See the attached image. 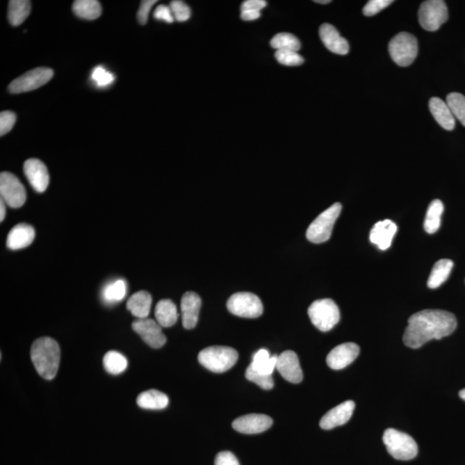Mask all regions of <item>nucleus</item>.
Returning a JSON list of instances; mask_svg holds the SVG:
<instances>
[{
    "mask_svg": "<svg viewBox=\"0 0 465 465\" xmlns=\"http://www.w3.org/2000/svg\"><path fill=\"white\" fill-rule=\"evenodd\" d=\"M341 210L342 205L335 203L317 216L306 232V237L310 243L320 244L330 239L334 223L340 216Z\"/></svg>",
    "mask_w": 465,
    "mask_h": 465,
    "instance_id": "5",
    "label": "nucleus"
},
{
    "mask_svg": "<svg viewBox=\"0 0 465 465\" xmlns=\"http://www.w3.org/2000/svg\"><path fill=\"white\" fill-rule=\"evenodd\" d=\"M32 362L40 376L47 380L55 378L59 369L60 351L59 344L49 337L38 338L31 349Z\"/></svg>",
    "mask_w": 465,
    "mask_h": 465,
    "instance_id": "2",
    "label": "nucleus"
},
{
    "mask_svg": "<svg viewBox=\"0 0 465 465\" xmlns=\"http://www.w3.org/2000/svg\"><path fill=\"white\" fill-rule=\"evenodd\" d=\"M446 104L450 111L465 127V97L459 92L450 93L446 97Z\"/></svg>",
    "mask_w": 465,
    "mask_h": 465,
    "instance_id": "34",
    "label": "nucleus"
},
{
    "mask_svg": "<svg viewBox=\"0 0 465 465\" xmlns=\"http://www.w3.org/2000/svg\"><path fill=\"white\" fill-rule=\"evenodd\" d=\"M127 293V286L125 281L118 279L108 284L103 290V299L107 304H114L120 302L125 297Z\"/></svg>",
    "mask_w": 465,
    "mask_h": 465,
    "instance_id": "33",
    "label": "nucleus"
},
{
    "mask_svg": "<svg viewBox=\"0 0 465 465\" xmlns=\"http://www.w3.org/2000/svg\"><path fill=\"white\" fill-rule=\"evenodd\" d=\"M268 6V2L265 0H247L241 5V10H256L261 12L262 9Z\"/></svg>",
    "mask_w": 465,
    "mask_h": 465,
    "instance_id": "44",
    "label": "nucleus"
},
{
    "mask_svg": "<svg viewBox=\"0 0 465 465\" xmlns=\"http://www.w3.org/2000/svg\"><path fill=\"white\" fill-rule=\"evenodd\" d=\"M396 231L398 226L391 220L378 222L370 230V243L376 245L380 250H387L391 247Z\"/></svg>",
    "mask_w": 465,
    "mask_h": 465,
    "instance_id": "20",
    "label": "nucleus"
},
{
    "mask_svg": "<svg viewBox=\"0 0 465 465\" xmlns=\"http://www.w3.org/2000/svg\"><path fill=\"white\" fill-rule=\"evenodd\" d=\"M383 441L388 452L395 459L407 461L417 456L416 442L405 432L389 428L384 432Z\"/></svg>",
    "mask_w": 465,
    "mask_h": 465,
    "instance_id": "4",
    "label": "nucleus"
},
{
    "mask_svg": "<svg viewBox=\"0 0 465 465\" xmlns=\"http://www.w3.org/2000/svg\"><path fill=\"white\" fill-rule=\"evenodd\" d=\"M309 316L313 326L320 331L327 332L340 322L341 313L332 299H320L309 306Z\"/></svg>",
    "mask_w": 465,
    "mask_h": 465,
    "instance_id": "6",
    "label": "nucleus"
},
{
    "mask_svg": "<svg viewBox=\"0 0 465 465\" xmlns=\"http://www.w3.org/2000/svg\"><path fill=\"white\" fill-rule=\"evenodd\" d=\"M136 402L144 409L161 410L168 406L169 398L163 392L151 389L140 393Z\"/></svg>",
    "mask_w": 465,
    "mask_h": 465,
    "instance_id": "25",
    "label": "nucleus"
},
{
    "mask_svg": "<svg viewBox=\"0 0 465 465\" xmlns=\"http://www.w3.org/2000/svg\"><path fill=\"white\" fill-rule=\"evenodd\" d=\"M201 305V298L195 292L188 291L183 295L181 312L183 326L185 329H193L197 326Z\"/></svg>",
    "mask_w": 465,
    "mask_h": 465,
    "instance_id": "18",
    "label": "nucleus"
},
{
    "mask_svg": "<svg viewBox=\"0 0 465 465\" xmlns=\"http://www.w3.org/2000/svg\"><path fill=\"white\" fill-rule=\"evenodd\" d=\"M315 2L317 3H323V5H326V3H331L330 0H316Z\"/></svg>",
    "mask_w": 465,
    "mask_h": 465,
    "instance_id": "47",
    "label": "nucleus"
},
{
    "mask_svg": "<svg viewBox=\"0 0 465 465\" xmlns=\"http://www.w3.org/2000/svg\"><path fill=\"white\" fill-rule=\"evenodd\" d=\"M448 19V9L443 0H427L421 3L419 22L428 31H436Z\"/></svg>",
    "mask_w": 465,
    "mask_h": 465,
    "instance_id": "9",
    "label": "nucleus"
},
{
    "mask_svg": "<svg viewBox=\"0 0 465 465\" xmlns=\"http://www.w3.org/2000/svg\"><path fill=\"white\" fill-rule=\"evenodd\" d=\"M31 3L28 0H12L9 2L8 19L13 26H19L31 14Z\"/></svg>",
    "mask_w": 465,
    "mask_h": 465,
    "instance_id": "28",
    "label": "nucleus"
},
{
    "mask_svg": "<svg viewBox=\"0 0 465 465\" xmlns=\"http://www.w3.org/2000/svg\"><path fill=\"white\" fill-rule=\"evenodd\" d=\"M359 350V345L352 342L338 345L327 355V366L333 370L344 369L358 358Z\"/></svg>",
    "mask_w": 465,
    "mask_h": 465,
    "instance_id": "15",
    "label": "nucleus"
},
{
    "mask_svg": "<svg viewBox=\"0 0 465 465\" xmlns=\"http://www.w3.org/2000/svg\"><path fill=\"white\" fill-rule=\"evenodd\" d=\"M92 79L99 88L110 85L115 81L114 75L110 73L109 71H107L106 68L101 66L97 67L93 70Z\"/></svg>",
    "mask_w": 465,
    "mask_h": 465,
    "instance_id": "37",
    "label": "nucleus"
},
{
    "mask_svg": "<svg viewBox=\"0 0 465 465\" xmlns=\"http://www.w3.org/2000/svg\"><path fill=\"white\" fill-rule=\"evenodd\" d=\"M271 417L261 414H246L234 421V430L245 434H257L268 430L272 426Z\"/></svg>",
    "mask_w": 465,
    "mask_h": 465,
    "instance_id": "13",
    "label": "nucleus"
},
{
    "mask_svg": "<svg viewBox=\"0 0 465 465\" xmlns=\"http://www.w3.org/2000/svg\"><path fill=\"white\" fill-rule=\"evenodd\" d=\"M155 318L162 327L174 326L179 318L176 305L169 299H163L155 307Z\"/></svg>",
    "mask_w": 465,
    "mask_h": 465,
    "instance_id": "24",
    "label": "nucleus"
},
{
    "mask_svg": "<svg viewBox=\"0 0 465 465\" xmlns=\"http://www.w3.org/2000/svg\"><path fill=\"white\" fill-rule=\"evenodd\" d=\"M54 76V71L49 67H38L14 79L9 85V92L17 93L34 91L48 83Z\"/></svg>",
    "mask_w": 465,
    "mask_h": 465,
    "instance_id": "10",
    "label": "nucleus"
},
{
    "mask_svg": "<svg viewBox=\"0 0 465 465\" xmlns=\"http://www.w3.org/2000/svg\"><path fill=\"white\" fill-rule=\"evenodd\" d=\"M16 114L12 111H3L0 114V136H3L12 131L16 124Z\"/></svg>",
    "mask_w": 465,
    "mask_h": 465,
    "instance_id": "40",
    "label": "nucleus"
},
{
    "mask_svg": "<svg viewBox=\"0 0 465 465\" xmlns=\"http://www.w3.org/2000/svg\"><path fill=\"white\" fill-rule=\"evenodd\" d=\"M104 366L107 373L118 375L124 373L128 367V360L122 353L110 351L104 357Z\"/></svg>",
    "mask_w": 465,
    "mask_h": 465,
    "instance_id": "31",
    "label": "nucleus"
},
{
    "mask_svg": "<svg viewBox=\"0 0 465 465\" xmlns=\"http://www.w3.org/2000/svg\"><path fill=\"white\" fill-rule=\"evenodd\" d=\"M75 15L86 20H95L102 14L101 3L97 0H77L74 3Z\"/></svg>",
    "mask_w": 465,
    "mask_h": 465,
    "instance_id": "27",
    "label": "nucleus"
},
{
    "mask_svg": "<svg viewBox=\"0 0 465 465\" xmlns=\"http://www.w3.org/2000/svg\"><path fill=\"white\" fill-rule=\"evenodd\" d=\"M429 109L435 120L443 129L446 131H452L455 128V117L444 100L439 97H432L429 101Z\"/></svg>",
    "mask_w": 465,
    "mask_h": 465,
    "instance_id": "22",
    "label": "nucleus"
},
{
    "mask_svg": "<svg viewBox=\"0 0 465 465\" xmlns=\"http://www.w3.org/2000/svg\"><path fill=\"white\" fill-rule=\"evenodd\" d=\"M215 465H240V463L232 452H222L216 455Z\"/></svg>",
    "mask_w": 465,
    "mask_h": 465,
    "instance_id": "43",
    "label": "nucleus"
},
{
    "mask_svg": "<svg viewBox=\"0 0 465 465\" xmlns=\"http://www.w3.org/2000/svg\"><path fill=\"white\" fill-rule=\"evenodd\" d=\"M389 52L398 66H409L418 55L417 39L412 34L401 32L389 42Z\"/></svg>",
    "mask_w": 465,
    "mask_h": 465,
    "instance_id": "7",
    "label": "nucleus"
},
{
    "mask_svg": "<svg viewBox=\"0 0 465 465\" xmlns=\"http://www.w3.org/2000/svg\"><path fill=\"white\" fill-rule=\"evenodd\" d=\"M133 329L149 347L155 349L163 347L167 342L162 327L152 319H138L132 324Z\"/></svg>",
    "mask_w": 465,
    "mask_h": 465,
    "instance_id": "12",
    "label": "nucleus"
},
{
    "mask_svg": "<svg viewBox=\"0 0 465 465\" xmlns=\"http://www.w3.org/2000/svg\"><path fill=\"white\" fill-rule=\"evenodd\" d=\"M24 172L35 192L44 193L49 183V174L46 165L38 158L25 161Z\"/></svg>",
    "mask_w": 465,
    "mask_h": 465,
    "instance_id": "16",
    "label": "nucleus"
},
{
    "mask_svg": "<svg viewBox=\"0 0 465 465\" xmlns=\"http://www.w3.org/2000/svg\"><path fill=\"white\" fill-rule=\"evenodd\" d=\"M270 44L277 51L283 50V51L297 52L301 49L300 41H299L297 37L291 33H279L274 35Z\"/></svg>",
    "mask_w": 465,
    "mask_h": 465,
    "instance_id": "32",
    "label": "nucleus"
},
{
    "mask_svg": "<svg viewBox=\"0 0 465 465\" xmlns=\"http://www.w3.org/2000/svg\"><path fill=\"white\" fill-rule=\"evenodd\" d=\"M355 403L352 401L342 402L341 405L334 407L322 418L320 427L324 430H330L334 427L342 426L351 419Z\"/></svg>",
    "mask_w": 465,
    "mask_h": 465,
    "instance_id": "17",
    "label": "nucleus"
},
{
    "mask_svg": "<svg viewBox=\"0 0 465 465\" xmlns=\"http://www.w3.org/2000/svg\"><path fill=\"white\" fill-rule=\"evenodd\" d=\"M261 12L256 10H241L240 17L244 21H254L261 17Z\"/></svg>",
    "mask_w": 465,
    "mask_h": 465,
    "instance_id": "45",
    "label": "nucleus"
},
{
    "mask_svg": "<svg viewBox=\"0 0 465 465\" xmlns=\"http://www.w3.org/2000/svg\"><path fill=\"white\" fill-rule=\"evenodd\" d=\"M454 263L448 259H443L434 266L430 276L428 277L427 286L430 289H436L446 282L453 268Z\"/></svg>",
    "mask_w": 465,
    "mask_h": 465,
    "instance_id": "26",
    "label": "nucleus"
},
{
    "mask_svg": "<svg viewBox=\"0 0 465 465\" xmlns=\"http://www.w3.org/2000/svg\"><path fill=\"white\" fill-rule=\"evenodd\" d=\"M154 17L155 19L165 21L168 24L174 23V21L175 20L174 15H172L170 6L164 5L158 6L157 8L155 9Z\"/></svg>",
    "mask_w": 465,
    "mask_h": 465,
    "instance_id": "42",
    "label": "nucleus"
},
{
    "mask_svg": "<svg viewBox=\"0 0 465 465\" xmlns=\"http://www.w3.org/2000/svg\"><path fill=\"white\" fill-rule=\"evenodd\" d=\"M459 396L461 399H463L465 401V389L459 391Z\"/></svg>",
    "mask_w": 465,
    "mask_h": 465,
    "instance_id": "48",
    "label": "nucleus"
},
{
    "mask_svg": "<svg viewBox=\"0 0 465 465\" xmlns=\"http://www.w3.org/2000/svg\"><path fill=\"white\" fill-rule=\"evenodd\" d=\"M170 8L174 19L178 22H186L188 20L192 15V10L185 2L175 0L170 3Z\"/></svg>",
    "mask_w": 465,
    "mask_h": 465,
    "instance_id": "38",
    "label": "nucleus"
},
{
    "mask_svg": "<svg viewBox=\"0 0 465 465\" xmlns=\"http://www.w3.org/2000/svg\"><path fill=\"white\" fill-rule=\"evenodd\" d=\"M393 2L394 1H391V0H370V1L367 3L366 6L364 7V15L366 17L375 16L378 13H380L381 10H383L389 5H391Z\"/></svg>",
    "mask_w": 465,
    "mask_h": 465,
    "instance_id": "39",
    "label": "nucleus"
},
{
    "mask_svg": "<svg viewBox=\"0 0 465 465\" xmlns=\"http://www.w3.org/2000/svg\"><path fill=\"white\" fill-rule=\"evenodd\" d=\"M156 0H143L140 2L138 13H137V19L139 23L142 25L146 24L149 20V15L151 9L156 3Z\"/></svg>",
    "mask_w": 465,
    "mask_h": 465,
    "instance_id": "41",
    "label": "nucleus"
},
{
    "mask_svg": "<svg viewBox=\"0 0 465 465\" xmlns=\"http://www.w3.org/2000/svg\"><path fill=\"white\" fill-rule=\"evenodd\" d=\"M247 380L252 382L266 391H270L274 386L272 375H268L252 368L250 366L246 370Z\"/></svg>",
    "mask_w": 465,
    "mask_h": 465,
    "instance_id": "35",
    "label": "nucleus"
},
{
    "mask_svg": "<svg viewBox=\"0 0 465 465\" xmlns=\"http://www.w3.org/2000/svg\"><path fill=\"white\" fill-rule=\"evenodd\" d=\"M277 356H270L268 350L261 349L252 357L250 366L259 373L272 375L276 369Z\"/></svg>",
    "mask_w": 465,
    "mask_h": 465,
    "instance_id": "30",
    "label": "nucleus"
},
{
    "mask_svg": "<svg viewBox=\"0 0 465 465\" xmlns=\"http://www.w3.org/2000/svg\"><path fill=\"white\" fill-rule=\"evenodd\" d=\"M276 369L284 380L292 384L301 383L304 378L297 353L291 350L277 356Z\"/></svg>",
    "mask_w": 465,
    "mask_h": 465,
    "instance_id": "14",
    "label": "nucleus"
},
{
    "mask_svg": "<svg viewBox=\"0 0 465 465\" xmlns=\"http://www.w3.org/2000/svg\"><path fill=\"white\" fill-rule=\"evenodd\" d=\"M320 38L326 48L337 55L345 56L349 52V43L342 38L336 28L330 24H323L320 27Z\"/></svg>",
    "mask_w": 465,
    "mask_h": 465,
    "instance_id": "19",
    "label": "nucleus"
},
{
    "mask_svg": "<svg viewBox=\"0 0 465 465\" xmlns=\"http://www.w3.org/2000/svg\"><path fill=\"white\" fill-rule=\"evenodd\" d=\"M239 355L236 349L222 345H214L202 350L198 361L202 366L215 373H222L236 365Z\"/></svg>",
    "mask_w": 465,
    "mask_h": 465,
    "instance_id": "3",
    "label": "nucleus"
},
{
    "mask_svg": "<svg viewBox=\"0 0 465 465\" xmlns=\"http://www.w3.org/2000/svg\"><path fill=\"white\" fill-rule=\"evenodd\" d=\"M275 58L280 64L284 65V66H300V65L304 63V57L299 55L297 52L294 51L279 50V51H276L275 53Z\"/></svg>",
    "mask_w": 465,
    "mask_h": 465,
    "instance_id": "36",
    "label": "nucleus"
},
{
    "mask_svg": "<svg viewBox=\"0 0 465 465\" xmlns=\"http://www.w3.org/2000/svg\"><path fill=\"white\" fill-rule=\"evenodd\" d=\"M35 236L33 227L21 223L10 229L7 236L6 245L12 250H23L33 243Z\"/></svg>",
    "mask_w": 465,
    "mask_h": 465,
    "instance_id": "21",
    "label": "nucleus"
},
{
    "mask_svg": "<svg viewBox=\"0 0 465 465\" xmlns=\"http://www.w3.org/2000/svg\"><path fill=\"white\" fill-rule=\"evenodd\" d=\"M444 211V204L439 199H435L429 204L426 218L424 221V229L428 234L438 231L441 223V215Z\"/></svg>",
    "mask_w": 465,
    "mask_h": 465,
    "instance_id": "29",
    "label": "nucleus"
},
{
    "mask_svg": "<svg viewBox=\"0 0 465 465\" xmlns=\"http://www.w3.org/2000/svg\"><path fill=\"white\" fill-rule=\"evenodd\" d=\"M456 329L457 319L453 313L441 309H425L410 316L403 342L407 347L417 349L432 340L449 336Z\"/></svg>",
    "mask_w": 465,
    "mask_h": 465,
    "instance_id": "1",
    "label": "nucleus"
},
{
    "mask_svg": "<svg viewBox=\"0 0 465 465\" xmlns=\"http://www.w3.org/2000/svg\"><path fill=\"white\" fill-rule=\"evenodd\" d=\"M0 195L1 199L14 209L23 206L26 201V192L23 183L10 172H3L0 174Z\"/></svg>",
    "mask_w": 465,
    "mask_h": 465,
    "instance_id": "11",
    "label": "nucleus"
},
{
    "mask_svg": "<svg viewBox=\"0 0 465 465\" xmlns=\"http://www.w3.org/2000/svg\"><path fill=\"white\" fill-rule=\"evenodd\" d=\"M227 308L233 315L243 318H258L264 309L261 299L250 292H238L231 295Z\"/></svg>",
    "mask_w": 465,
    "mask_h": 465,
    "instance_id": "8",
    "label": "nucleus"
},
{
    "mask_svg": "<svg viewBox=\"0 0 465 465\" xmlns=\"http://www.w3.org/2000/svg\"><path fill=\"white\" fill-rule=\"evenodd\" d=\"M151 305H152L151 295L149 292L140 291L129 299L127 309L137 318L146 319L149 315Z\"/></svg>",
    "mask_w": 465,
    "mask_h": 465,
    "instance_id": "23",
    "label": "nucleus"
},
{
    "mask_svg": "<svg viewBox=\"0 0 465 465\" xmlns=\"http://www.w3.org/2000/svg\"><path fill=\"white\" fill-rule=\"evenodd\" d=\"M6 218V203L2 199L0 201V221L3 222Z\"/></svg>",
    "mask_w": 465,
    "mask_h": 465,
    "instance_id": "46",
    "label": "nucleus"
}]
</instances>
